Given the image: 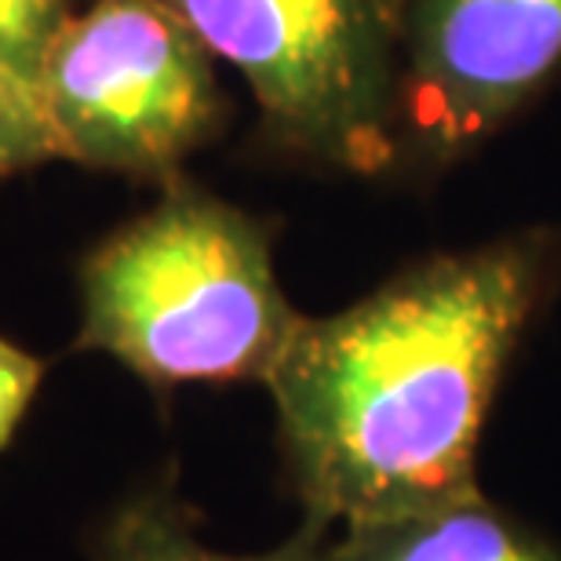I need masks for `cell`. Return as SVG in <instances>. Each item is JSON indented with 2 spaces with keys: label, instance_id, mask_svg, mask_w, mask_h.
I'll return each instance as SVG.
<instances>
[{
  "label": "cell",
  "instance_id": "9c48e42d",
  "mask_svg": "<svg viewBox=\"0 0 561 561\" xmlns=\"http://www.w3.org/2000/svg\"><path fill=\"white\" fill-rule=\"evenodd\" d=\"M55 157L51 131L30 88L0 70V183Z\"/></svg>",
  "mask_w": 561,
  "mask_h": 561
},
{
  "label": "cell",
  "instance_id": "7a4b0ae2",
  "mask_svg": "<svg viewBox=\"0 0 561 561\" xmlns=\"http://www.w3.org/2000/svg\"><path fill=\"white\" fill-rule=\"evenodd\" d=\"M302 318L274 274L263 219L183 175L81 266V351L150 387L266 383Z\"/></svg>",
  "mask_w": 561,
  "mask_h": 561
},
{
  "label": "cell",
  "instance_id": "30bf717a",
  "mask_svg": "<svg viewBox=\"0 0 561 561\" xmlns=\"http://www.w3.org/2000/svg\"><path fill=\"white\" fill-rule=\"evenodd\" d=\"M41 379H44V362L19 351L15 343L0 340V448L11 442L15 426L26 416Z\"/></svg>",
  "mask_w": 561,
  "mask_h": 561
},
{
  "label": "cell",
  "instance_id": "3957f363",
  "mask_svg": "<svg viewBox=\"0 0 561 561\" xmlns=\"http://www.w3.org/2000/svg\"><path fill=\"white\" fill-rule=\"evenodd\" d=\"M164 4L244 77L274 146L354 175L398 164L405 0Z\"/></svg>",
  "mask_w": 561,
  "mask_h": 561
},
{
  "label": "cell",
  "instance_id": "5b68a950",
  "mask_svg": "<svg viewBox=\"0 0 561 561\" xmlns=\"http://www.w3.org/2000/svg\"><path fill=\"white\" fill-rule=\"evenodd\" d=\"M561 70V0H405L401 153L448 164Z\"/></svg>",
  "mask_w": 561,
  "mask_h": 561
},
{
  "label": "cell",
  "instance_id": "6da1fadb",
  "mask_svg": "<svg viewBox=\"0 0 561 561\" xmlns=\"http://www.w3.org/2000/svg\"><path fill=\"white\" fill-rule=\"evenodd\" d=\"M551 263L543 233L500 238L296 324L266 390L310 518L343 529L481 492V431Z\"/></svg>",
  "mask_w": 561,
  "mask_h": 561
},
{
  "label": "cell",
  "instance_id": "277c9868",
  "mask_svg": "<svg viewBox=\"0 0 561 561\" xmlns=\"http://www.w3.org/2000/svg\"><path fill=\"white\" fill-rule=\"evenodd\" d=\"M37 103L55 157L161 183L227 117L216 55L164 0H95L73 15Z\"/></svg>",
  "mask_w": 561,
  "mask_h": 561
},
{
  "label": "cell",
  "instance_id": "ba28073f",
  "mask_svg": "<svg viewBox=\"0 0 561 561\" xmlns=\"http://www.w3.org/2000/svg\"><path fill=\"white\" fill-rule=\"evenodd\" d=\"M70 19L73 0H0V70L37 95L48 51Z\"/></svg>",
  "mask_w": 561,
  "mask_h": 561
},
{
  "label": "cell",
  "instance_id": "52a82bcc",
  "mask_svg": "<svg viewBox=\"0 0 561 561\" xmlns=\"http://www.w3.org/2000/svg\"><path fill=\"white\" fill-rule=\"evenodd\" d=\"M332 525L321 518L302 522L285 543L266 554H219L197 540L194 522L172 492H142L125 503L99 540V561H324Z\"/></svg>",
  "mask_w": 561,
  "mask_h": 561
},
{
  "label": "cell",
  "instance_id": "8992f818",
  "mask_svg": "<svg viewBox=\"0 0 561 561\" xmlns=\"http://www.w3.org/2000/svg\"><path fill=\"white\" fill-rule=\"evenodd\" d=\"M324 561H561V547L474 496L343 525Z\"/></svg>",
  "mask_w": 561,
  "mask_h": 561
}]
</instances>
